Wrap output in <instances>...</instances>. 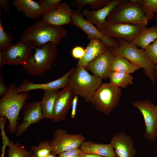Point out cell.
Segmentation results:
<instances>
[{"label":"cell","instance_id":"cell-1","mask_svg":"<svg viewBox=\"0 0 157 157\" xmlns=\"http://www.w3.org/2000/svg\"><path fill=\"white\" fill-rule=\"evenodd\" d=\"M67 34L66 29L49 24L41 19L25 29L21 34L20 39L30 41L38 48L41 47L48 42L57 46L61 39Z\"/></svg>","mask_w":157,"mask_h":157},{"label":"cell","instance_id":"cell-2","mask_svg":"<svg viewBox=\"0 0 157 157\" xmlns=\"http://www.w3.org/2000/svg\"><path fill=\"white\" fill-rule=\"evenodd\" d=\"M102 83L101 78L90 74L85 67H76L70 74L66 87L74 96H79L88 103Z\"/></svg>","mask_w":157,"mask_h":157},{"label":"cell","instance_id":"cell-3","mask_svg":"<svg viewBox=\"0 0 157 157\" xmlns=\"http://www.w3.org/2000/svg\"><path fill=\"white\" fill-rule=\"evenodd\" d=\"M9 90L0 100V115L8 119V131L11 135L16 133L19 112L28 99V92L18 93L16 83L9 86Z\"/></svg>","mask_w":157,"mask_h":157},{"label":"cell","instance_id":"cell-4","mask_svg":"<svg viewBox=\"0 0 157 157\" xmlns=\"http://www.w3.org/2000/svg\"><path fill=\"white\" fill-rule=\"evenodd\" d=\"M56 46L48 42L41 48L35 47L32 57L23 66L25 72L28 75L41 76L51 71L57 58Z\"/></svg>","mask_w":157,"mask_h":157},{"label":"cell","instance_id":"cell-5","mask_svg":"<svg viewBox=\"0 0 157 157\" xmlns=\"http://www.w3.org/2000/svg\"><path fill=\"white\" fill-rule=\"evenodd\" d=\"M116 39L119 46L116 48H110L114 55L124 57L132 63L143 68L146 76L153 84H155V65L147 58L144 50L123 40Z\"/></svg>","mask_w":157,"mask_h":157},{"label":"cell","instance_id":"cell-6","mask_svg":"<svg viewBox=\"0 0 157 157\" xmlns=\"http://www.w3.org/2000/svg\"><path fill=\"white\" fill-rule=\"evenodd\" d=\"M148 17L140 5L134 0H124L110 13L106 21L108 23L122 22L146 26Z\"/></svg>","mask_w":157,"mask_h":157},{"label":"cell","instance_id":"cell-7","mask_svg":"<svg viewBox=\"0 0 157 157\" xmlns=\"http://www.w3.org/2000/svg\"><path fill=\"white\" fill-rule=\"evenodd\" d=\"M122 94L120 88L110 83H102L90 102L95 106L96 110L108 115L118 105Z\"/></svg>","mask_w":157,"mask_h":157},{"label":"cell","instance_id":"cell-8","mask_svg":"<svg viewBox=\"0 0 157 157\" xmlns=\"http://www.w3.org/2000/svg\"><path fill=\"white\" fill-rule=\"evenodd\" d=\"M72 24L82 30L90 40L98 39L102 41L108 48H113L118 47L117 40L103 33L94 24L85 19L81 13V8L72 11Z\"/></svg>","mask_w":157,"mask_h":157},{"label":"cell","instance_id":"cell-9","mask_svg":"<svg viewBox=\"0 0 157 157\" xmlns=\"http://www.w3.org/2000/svg\"><path fill=\"white\" fill-rule=\"evenodd\" d=\"M85 139L81 134L68 133L66 130L59 129L55 131L50 141L51 152L59 155L66 151L79 148Z\"/></svg>","mask_w":157,"mask_h":157},{"label":"cell","instance_id":"cell-10","mask_svg":"<svg viewBox=\"0 0 157 157\" xmlns=\"http://www.w3.org/2000/svg\"><path fill=\"white\" fill-rule=\"evenodd\" d=\"M132 105L140 111L143 117L144 137L149 141L155 140L157 137V106L148 99L134 101Z\"/></svg>","mask_w":157,"mask_h":157},{"label":"cell","instance_id":"cell-11","mask_svg":"<svg viewBox=\"0 0 157 157\" xmlns=\"http://www.w3.org/2000/svg\"><path fill=\"white\" fill-rule=\"evenodd\" d=\"M35 46L29 40H21L4 50L6 64L22 65L26 64L32 57L33 50Z\"/></svg>","mask_w":157,"mask_h":157},{"label":"cell","instance_id":"cell-12","mask_svg":"<svg viewBox=\"0 0 157 157\" xmlns=\"http://www.w3.org/2000/svg\"><path fill=\"white\" fill-rule=\"evenodd\" d=\"M144 27L122 22H106L100 31L113 38L121 39L130 43Z\"/></svg>","mask_w":157,"mask_h":157},{"label":"cell","instance_id":"cell-13","mask_svg":"<svg viewBox=\"0 0 157 157\" xmlns=\"http://www.w3.org/2000/svg\"><path fill=\"white\" fill-rule=\"evenodd\" d=\"M21 110L23 118L22 123L17 127L15 134L16 136L21 135L30 125L44 119L40 102L26 103Z\"/></svg>","mask_w":157,"mask_h":157},{"label":"cell","instance_id":"cell-14","mask_svg":"<svg viewBox=\"0 0 157 157\" xmlns=\"http://www.w3.org/2000/svg\"><path fill=\"white\" fill-rule=\"evenodd\" d=\"M115 56L110 48H108L96 58L85 67L94 75L101 78L106 79L111 72V67Z\"/></svg>","mask_w":157,"mask_h":157},{"label":"cell","instance_id":"cell-15","mask_svg":"<svg viewBox=\"0 0 157 157\" xmlns=\"http://www.w3.org/2000/svg\"><path fill=\"white\" fill-rule=\"evenodd\" d=\"M72 11L69 4L60 3L54 10L43 14L42 19L46 23L53 26H61L72 24Z\"/></svg>","mask_w":157,"mask_h":157},{"label":"cell","instance_id":"cell-16","mask_svg":"<svg viewBox=\"0 0 157 157\" xmlns=\"http://www.w3.org/2000/svg\"><path fill=\"white\" fill-rule=\"evenodd\" d=\"M124 0H111L106 5L97 10L85 8L83 10L82 15L87 20L95 25L100 30L106 23V19L110 12Z\"/></svg>","mask_w":157,"mask_h":157},{"label":"cell","instance_id":"cell-17","mask_svg":"<svg viewBox=\"0 0 157 157\" xmlns=\"http://www.w3.org/2000/svg\"><path fill=\"white\" fill-rule=\"evenodd\" d=\"M110 143L117 157H135L136 153L131 137L124 132H120L113 135Z\"/></svg>","mask_w":157,"mask_h":157},{"label":"cell","instance_id":"cell-18","mask_svg":"<svg viewBox=\"0 0 157 157\" xmlns=\"http://www.w3.org/2000/svg\"><path fill=\"white\" fill-rule=\"evenodd\" d=\"M74 96L72 92L66 87L59 92L54 106L53 121L59 122L65 119L72 107Z\"/></svg>","mask_w":157,"mask_h":157},{"label":"cell","instance_id":"cell-19","mask_svg":"<svg viewBox=\"0 0 157 157\" xmlns=\"http://www.w3.org/2000/svg\"><path fill=\"white\" fill-rule=\"evenodd\" d=\"M74 67H72L65 74L58 79L45 83H35L24 79L22 84L17 88L19 93L23 92L36 89H42L44 91L64 88L67 85L69 77Z\"/></svg>","mask_w":157,"mask_h":157},{"label":"cell","instance_id":"cell-20","mask_svg":"<svg viewBox=\"0 0 157 157\" xmlns=\"http://www.w3.org/2000/svg\"><path fill=\"white\" fill-rule=\"evenodd\" d=\"M107 48L105 44L99 40L95 39L90 40L85 49L84 55L81 59L79 60L76 66L85 67Z\"/></svg>","mask_w":157,"mask_h":157},{"label":"cell","instance_id":"cell-21","mask_svg":"<svg viewBox=\"0 0 157 157\" xmlns=\"http://www.w3.org/2000/svg\"><path fill=\"white\" fill-rule=\"evenodd\" d=\"M79 148L84 153L98 155L102 157H115V150L110 143H99L92 141H84Z\"/></svg>","mask_w":157,"mask_h":157},{"label":"cell","instance_id":"cell-22","mask_svg":"<svg viewBox=\"0 0 157 157\" xmlns=\"http://www.w3.org/2000/svg\"><path fill=\"white\" fill-rule=\"evenodd\" d=\"M13 2L17 10L24 13L28 18H38L43 14L39 2L32 0H13Z\"/></svg>","mask_w":157,"mask_h":157},{"label":"cell","instance_id":"cell-23","mask_svg":"<svg viewBox=\"0 0 157 157\" xmlns=\"http://www.w3.org/2000/svg\"><path fill=\"white\" fill-rule=\"evenodd\" d=\"M157 39V25L147 28L143 27L130 43L144 50Z\"/></svg>","mask_w":157,"mask_h":157},{"label":"cell","instance_id":"cell-24","mask_svg":"<svg viewBox=\"0 0 157 157\" xmlns=\"http://www.w3.org/2000/svg\"><path fill=\"white\" fill-rule=\"evenodd\" d=\"M59 91L58 89L44 91L40 101L44 119L53 121V110L55 101Z\"/></svg>","mask_w":157,"mask_h":157},{"label":"cell","instance_id":"cell-25","mask_svg":"<svg viewBox=\"0 0 157 157\" xmlns=\"http://www.w3.org/2000/svg\"><path fill=\"white\" fill-rule=\"evenodd\" d=\"M141 68L138 65L130 62L126 58L116 56L113 63L111 71L123 72L128 74L133 73L138 69Z\"/></svg>","mask_w":157,"mask_h":157},{"label":"cell","instance_id":"cell-26","mask_svg":"<svg viewBox=\"0 0 157 157\" xmlns=\"http://www.w3.org/2000/svg\"><path fill=\"white\" fill-rule=\"evenodd\" d=\"M108 78L112 84L118 88H123L131 84L133 79V77L130 74L115 71H111Z\"/></svg>","mask_w":157,"mask_h":157},{"label":"cell","instance_id":"cell-27","mask_svg":"<svg viewBox=\"0 0 157 157\" xmlns=\"http://www.w3.org/2000/svg\"><path fill=\"white\" fill-rule=\"evenodd\" d=\"M7 151L8 157H34L33 153L19 144L9 139Z\"/></svg>","mask_w":157,"mask_h":157},{"label":"cell","instance_id":"cell-28","mask_svg":"<svg viewBox=\"0 0 157 157\" xmlns=\"http://www.w3.org/2000/svg\"><path fill=\"white\" fill-rule=\"evenodd\" d=\"M111 0H74L70 5L77 8L89 6L93 10H97L106 5Z\"/></svg>","mask_w":157,"mask_h":157},{"label":"cell","instance_id":"cell-29","mask_svg":"<svg viewBox=\"0 0 157 157\" xmlns=\"http://www.w3.org/2000/svg\"><path fill=\"white\" fill-rule=\"evenodd\" d=\"M141 5L142 10L149 20L157 14V0H134Z\"/></svg>","mask_w":157,"mask_h":157},{"label":"cell","instance_id":"cell-30","mask_svg":"<svg viewBox=\"0 0 157 157\" xmlns=\"http://www.w3.org/2000/svg\"><path fill=\"white\" fill-rule=\"evenodd\" d=\"M34 157H45L51 152L50 141L47 140L40 142L38 145L31 146Z\"/></svg>","mask_w":157,"mask_h":157},{"label":"cell","instance_id":"cell-31","mask_svg":"<svg viewBox=\"0 0 157 157\" xmlns=\"http://www.w3.org/2000/svg\"><path fill=\"white\" fill-rule=\"evenodd\" d=\"M0 17V49L4 50L13 44V37L10 33H6L3 27Z\"/></svg>","mask_w":157,"mask_h":157},{"label":"cell","instance_id":"cell-32","mask_svg":"<svg viewBox=\"0 0 157 157\" xmlns=\"http://www.w3.org/2000/svg\"><path fill=\"white\" fill-rule=\"evenodd\" d=\"M144 50L147 58L155 65L157 64V39Z\"/></svg>","mask_w":157,"mask_h":157},{"label":"cell","instance_id":"cell-33","mask_svg":"<svg viewBox=\"0 0 157 157\" xmlns=\"http://www.w3.org/2000/svg\"><path fill=\"white\" fill-rule=\"evenodd\" d=\"M61 1V0H41L38 2L43 14L56 8L60 4Z\"/></svg>","mask_w":157,"mask_h":157},{"label":"cell","instance_id":"cell-34","mask_svg":"<svg viewBox=\"0 0 157 157\" xmlns=\"http://www.w3.org/2000/svg\"><path fill=\"white\" fill-rule=\"evenodd\" d=\"M82 153L79 148L76 149L62 152L58 157H79Z\"/></svg>","mask_w":157,"mask_h":157},{"label":"cell","instance_id":"cell-35","mask_svg":"<svg viewBox=\"0 0 157 157\" xmlns=\"http://www.w3.org/2000/svg\"><path fill=\"white\" fill-rule=\"evenodd\" d=\"M85 49L82 47L76 46L71 51V54L73 58L75 59H81L84 55Z\"/></svg>","mask_w":157,"mask_h":157},{"label":"cell","instance_id":"cell-36","mask_svg":"<svg viewBox=\"0 0 157 157\" xmlns=\"http://www.w3.org/2000/svg\"><path fill=\"white\" fill-rule=\"evenodd\" d=\"M8 88L5 84L1 72L0 71V96H4L6 95L9 90Z\"/></svg>","mask_w":157,"mask_h":157},{"label":"cell","instance_id":"cell-37","mask_svg":"<svg viewBox=\"0 0 157 157\" xmlns=\"http://www.w3.org/2000/svg\"><path fill=\"white\" fill-rule=\"evenodd\" d=\"M78 100V96L77 95H74L71 107L72 111L71 116V118L72 119H74L76 116Z\"/></svg>","mask_w":157,"mask_h":157},{"label":"cell","instance_id":"cell-38","mask_svg":"<svg viewBox=\"0 0 157 157\" xmlns=\"http://www.w3.org/2000/svg\"><path fill=\"white\" fill-rule=\"evenodd\" d=\"M9 4V0H0V7L2 8L7 13H9L10 11Z\"/></svg>","mask_w":157,"mask_h":157},{"label":"cell","instance_id":"cell-39","mask_svg":"<svg viewBox=\"0 0 157 157\" xmlns=\"http://www.w3.org/2000/svg\"><path fill=\"white\" fill-rule=\"evenodd\" d=\"M6 64V58L4 50H0V68Z\"/></svg>","mask_w":157,"mask_h":157},{"label":"cell","instance_id":"cell-40","mask_svg":"<svg viewBox=\"0 0 157 157\" xmlns=\"http://www.w3.org/2000/svg\"><path fill=\"white\" fill-rule=\"evenodd\" d=\"M79 157H102L101 156L94 154L82 153Z\"/></svg>","mask_w":157,"mask_h":157},{"label":"cell","instance_id":"cell-41","mask_svg":"<svg viewBox=\"0 0 157 157\" xmlns=\"http://www.w3.org/2000/svg\"><path fill=\"white\" fill-rule=\"evenodd\" d=\"M56 155L55 154L51 152L45 157H57Z\"/></svg>","mask_w":157,"mask_h":157},{"label":"cell","instance_id":"cell-42","mask_svg":"<svg viewBox=\"0 0 157 157\" xmlns=\"http://www.w3.org/2000/svg\"><path fill=\"white\" fill-rule=\"evenodd\" d=\"M155 74L156 78V77L157 78V64L155 65Z\"/></svg>","mask_w":157,"mask_h":157},{"label":"cell","instance_id":"cell-43","mask_svg":"<svg viewBox=\"0 0 157 157\" xmlns=\"http://www.w3.org/2000/svg\"><path fill=\"white\" fill-rule=\"evenodd\" d=\"M154 19L157 22V14L154 17Z\"/></svg>","mask_w":157,"mask_h":157},{"label":"cell","instance_id":"cell-44","mask_svg":"<svg viewBox=\"0 0 157 157\" xmlns=\"http://www.w3.org/2000/svg\"><path fill=\"white\" fill-rule=\"evenodd\" d=\"M1 157H5L4 156H1Z\"/></svg>","mask_w":157,"mask_h":157}]
</instances>
